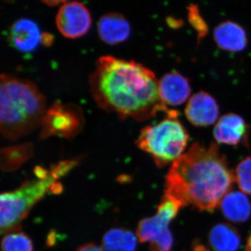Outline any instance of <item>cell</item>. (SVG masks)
<instances>
[{
	"instance_id": "cell-1",
	"label": "cell",
	"mask_w": 251,
	"mask_h": 251,
	"mask_svg": "<svg viewBox=\"0 0 251 251\" xmlns=\"http://www.w3.org/2000/svg\"><path fill=\"white\" fill-rule=\"evenodd\" d=\"M89 81L97 105L122 119L144 121L158 112L171 111L160 97L159 80L140 63L103 56Z\"/></svg>"
},
{
	"instance_id": "cell-2",
	"label": "cell",
	"mask_w": 251,
	"mask_h": 251,
	"mask_svg": "<svg viewBox=\"0 0 251 251\" xmlns=\"http://www.w3.org/2000/svg\"><path fill=\"white\" fill-rule=\"evenodd\" d=\"M234 181V174L217 145L195 143L172 163L165 196L174 198L182 206L212 211L229 193Z\"/></svg>"
},
{
	"instance_id": "cell-3",
	"label": "cell",
	"mask_w": 251,
	"mask_h": 251,
	"mask_svg": "<svg viewBox=\"0 0 251 251\" xmlns=\"http://www.w3.org/2000/svg\"><path fill=\"white\" fill-rule=\"evenodd\" d=\"M0 99V128L5 139L18 140L42 125L46 100L34 82L2 74Z\"/></svg>"
},
{
	"instance_id": "cell-4",
	"label": "cell",
	"mask_w": 251,
	"mask_h": 251,
	"mask_svg": "<svg viewBox=\"0 0 251 251\" xmlns=\"http://www.w3.org/2000/svg\"><path fill=\"white\" fill-rule=\"evenodd\" d=\"M177 116V112L171 110L165 120L144 128L135 142L159 168L176 161L187 147L189 135Z\"/></svg>"
},
{
	"instance_id": "cell-5",
	"label": "cell",
	"mask_w": 251,
	"mask_h": 251,
	"mask_svg": "<svg viewBox=\"0 0 251 251\" xmlns=\"http://www.w3.org/2000/svg\"><path fill=\"white\" fill-rule=\"evenodd\" d=\"M65 168V167H64ZM64 168H57L39 181H29L21 187L1 195V230L7 234L16 231L31 207L50 190L53 191L55 180L64 173Z\"/></svg>"
},
{
	"instance_id": "cell-6",
	"label": "cell",
	"mask_w": 251,
	"mask_h": 251,
	"mask_svg": "<svg viewBox=\"0 0 251 251\" xmlns=\"http://www.w3.org/2000/svg\"><path fill=\"white\" fill-rule=\"evenodd\" d=\"M82 125L83 116L78 107L55 103L46 112L41 125V136L73 138L79 133Z\"/></svg>"
},
{
	"instance_id": "cell-7",
	"label": "cell",
	"mask_w": 251,
	"mask_h": 251,
	"mask_svg": "<svg viewBox=\"0 0 251 251\" xmlns=\"http://www.w3.org/2000/svg\"><path fill=\"white\" fill-rule=\"evenodd\" d=\"M92 25L88 9L76 1H67L59 8L56 25L59 32L68 39H77L87 34Z\"/></svg>"
},
{
	"instance_id": "cell-8",
	"label": "cell",
	"mask_w": 251,
	"mask_h": 251,
	"mask_svg": "<svg viewBox=\"0 0 251 251\" xmlns=\"http://www.w3.org/2000/svg\"><path fill=\"white\" fill-rule=\"evenodd\" d=\"M169 220L157 214L140 221L137 237L140 242H150L151 251H171L173 237L169 229Z\"/></svg>"
},
{
	"instance_id": "cell-9",
	"label": "cell",
	"mask_w": 251,
	"mask_h": 251,
	"mask_svg": "<svg viewBox=\"0 0 251 251\" xmlns=\"http://www.w3.org/2000/svg\"><path fill=\"white\" fill-rule=\"evenodd\" d=\"M185 115L196 126H207L217 121L219 106L214 97L205 92H199L188 100Z\"/></svg>"
},
{
	"instance_id": "cell-10",
	"label": "cell",
	"mask_w": 251,
	"mask_h": 251,
	"mask_svg": "<svg viewBox=\"0 0 251 251\" xmlns=\"http://www.w3.org/2000/svg\"><path fill=\"white\" fill-rule=\"evenodd\" d=\"M162 102L169 106H178L186 102L191 95L189 80L177 72L168 73L158 82Z\"/></svg>"
},
{
	"instance_id": "cell-11",
	"label": "cell",
	"mask_w": 251,
	"mask_h": 251,
	"mask_svg": "<svg viewBox=\"0 0 251 251\" xmlns=\"http://www.w3.org/2000/svg\"><path fill=\"white\" fill-rule=\"evenodd\" d=\"M213 133L218 143L236 146L247 140L248 126L242 117L227 113L219 119Z\"/></svg>"
},
{
	"instance_id": "cell-12",
	"label": "cell",
	"mask_w": 251,
	"mask_h": 251,
	"mask_svg": "<svg viewBox=\"0 0 251 251\" xmlns=\"http://www.w3.org/2000/svg\"><path fill=\"white\" fill-rule=\"evenodd\" d=\"M99 37L108 45L121 44L129 37L130 26L125 16L119 13H108L99 19Z\"/></svg>"
},
{
	"instance_id": "cell-13",
	"label": "cell",
	"mask_w": 251,
	"mask_h": 251,
	"mask_svg": "<svg viewBox=\"0 0 251 251\" xmlns=\"http://www.w3.org/2000/svg\"><path fill=\"white\" fill-rule=\"evenodd\" d=\"M214 39L219 49L228 52H240L247 46L245 29L232 21H226L219 24L214 29Z\"/></svg>"
},
{
	"instance_id": "cell-14",
	"label": "cell",
	"mask_w": 251,
	"mask_h": 251,
	"mask_svg": "<svg viewBox=\"0 0 251 251\" xmlns=\"http://www.w3.org/2000/svg\"><path fill=\"white\" fill-rule=\"evenodd\" d=\"M41 35L37 25L28 19L15 23L9 33L12 45L23 52L34 50L41 41Z\"/></svg>"
},
{
	"instance_id": "cell-15",
	"label": "cell",
	"mask_w": 251,
	"mask_h": 251,
	"mask_svg": "<svg viewBox=\"0 0 251 251\" xmlns=\"http://www.w3.org/2000/svg\"><path fill=\"white\" fill-rule=\"evenodd\" d=\"M220 206L224 217L234 224H242L250 218L251 202L243 192L227 193L220 203Z\"/></svg>"
},
{
	"instance_id": "cell-16",
	"label": "cell",
	"mask_w": 251,
	"mask_h": 251,
	"mask_svg": "<svg viewBox=\"0 0 251 251\" xmlns=\"http://www.w3.org/2000/svg\"><path fill=\"white\" fill-rule=\"evenodd\" d=\"M209 241L216 251H237L241 237L237 229L230 225H216L209 232Z\"/></svg>"
},
{
	"instance_id": "cell-17",
	"label": "cell",
	"mask_w": 251,
	"mask_h": 251,
	"mask_svg": "<svg viewBox=\"0 0 251 251\" xmlns=\"http://www.w3.org/2000/svg\"><path fill=\"white\" fill-rule=\"evenodd\" d=\"M138 237L131 231L123 228H114L103 236L102 248L105 251H135Z\"/></svg>"
},
{
	"instance_id": "cell-18",
	"label": "cell",
	"mask_w": 251,
	"mask_h": 251,
	"mask_svg": "<svg viewBox=\"0 0 251 251\" xmlns=\"http://www.w3.org/2000/svg\"><path fill=\"white\" fill-rule=\"evenodd\" d=\"M2 251H33L31 239L23 232L17 231L6 234L1 241Z\"/></svg>"
},
{
	"instance_id": "cell-19",
	"label": "cell",
	"mask_w": 251,
	"mask_h": 251,
	"mask_svg": "<svg viewBox=\"0 0 251 251\" xmlns=\"http://www.w3.org/2000/svg\"><path fill=\"white\" fill-rule=\"evenodd\" d=\"M234 181L242 192L251 196V156L243 159L234 171Z\"/></svg>"
},
{
	"instance_id": "cell-20",
	"label": "cell",
	"mask_w": 251,
	"mask_h": 251,
	"mask_svg": "<svg viewBox=\"0 0 251 251\" xmlns=\"http://www.w3.org/2000/svg\"><path fill=\"white\" fill-rule=\"evenodd\" d=\"M77 251H105L103 248L99 247L94 244H87L82 246L77 249Z\"/></svg>"
},
{
	"instance_id": "cell-21",
	"label": "cell",
	"mask_w": 251,
	"mask_h": 251,
	"mask_svg": "<svg viewBox=\"0 0 251 251\" xmlns=\"http://www.w3.org/2000/svg\"><path fill=\"white\" fill-rule=\"evenodd\" d=\"M44 4L50 6H57L67 2L68 0H40Z\"/></svg>"
},
{
	"instance_id": "cell-22",
	"label": "cell",
	"mask_w": 251,
	"mask_h": 251,
	"mask_svg": "<svg viewBox=\"0 0 251 251\" xmlns=\"http://www.w3.org/2000/svg\"><path fill=\"white\" fill-rule=\"evenodd\" d=\"M194 251H209L206 248L202 245H196L195 247Z\"/></svg>"
},
{
	"instance_id": "cell-23",
	"label": "cell",
	"mask_w": 251,
	"mask_h": 251,
	"mask_svg": "<svg viewBox=\"0 0 251 251\" xmlns=\"http://www.w3.org/2000/svg\"><path fill=\"white\" fill-rule=\"evenodd\" d=\"M247 251H251V236L249 238V242H248Z\"/></svg>"
}]
</instances>
